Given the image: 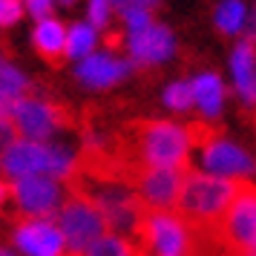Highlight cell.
I'll return each instance as SVG.
<instances>
[{
	"label": "cell",
	"instance_id": "6da1fadb",
	"mask_svg": "<svg viewBox=\"0 0 256 256\" xmlns=\"http://www.w3.org/2000/svg\"><path fill=\"white\" fill-rule=\"evenodd\" d=\"M106 150L136 173L141 167H190L193 138L190 130L173 121L141 118L127 121L112 136H106Z\"/></svg>",
	"mask_w": 256,
	"mask_h": 256
},
{
	"label": "cell",
	"instance_id": "7a4b0ae2",
	"mask_svg": "<svg viewBox=\"0 0 256 256\" xmlns=\"http://www.w3.org/2000/svg\"><path fill=\"white\" fill-rule=\"evenodd\" d=\"M239 184L242 182L219 178V176L202 173V170H187L173 213L193 233H210L236 198Z\"/></svg>",
	"mask_w": 256,
	"mask_h": 256
},
{
	"label": "cell",
	"instance_id": "3957f363",
	"mask_svg": "<svg viewBox=\"0 0 256 256\" xmlns=\"http://www.w3.org/2000/svg\"><path fill=\"white\" fill-rule=\"evenodd\" d=\"M187 130H190L193 147H198L202 173L230 178V182H254L256 158L244 147H239L236 141L224 138V136H219L204 121H193V124H187Z\"/></svg>",
	"mask_w": 256,
	"mask_h": 256
},
{
	"label": "cell",
	"instance_id": "277c9868",
	"mask_svg": "<svg viewBox=\"0 0 256 256\" xmlns=\"http://www.w3.org/2000/svg\"><path fill=\"white\" fill-rule=\"evenodd\" d=\"M75 156L64 147L44 144V141H14L12 147L0 152V173L6 182L29 178V176H49V178H66Z\"/></svg>",
	"mask_w": 256,
	"mask_h": 256
},
{
	"label": "cell",
	"instance_id": "5b68a950",
	"mask_svg": "<svg viewBox=\"0 0 256 256\" xmlns=\"http://www.w3.org/2000/svg\"><path fill=\"white\" fill-rule=\"evenodd\" d=\"M55 228L64 236V254L70 256L84 254L92 242H98L101 236L110 233L101 210L95 208L92 202L75 196V193H66L60 198L58 213H55Z\"/></svg>",
	"mask_w": 256,
	"mask_h": 256
},
{
	"label": "cell",
	"instance_id": "8992f818",
	"mask_svg": "<svg viewBox=\"0 0 256 256\" xmlns=\"http://www.w3.org/2000/svg\"><path fill=\"white\" fill-rule=\"evenodd\" d=\"M196 236H210L222 242L230 254H254L256 250V184L242 182L239 193L224 210L222 222L210 233H196Z\"/></svg>",
	"mask_w": 256,
	"mask_h": 256
},
{
	"label": "cell",
	"instance_id": "52a82bcc",
	"mask_svg": "<svg viewBox=\"0 0 256 256\" xmlns=\"http://www.w3.org/2000/svg\"><path fill=\"white\" fill-rule=\"evenodd\" d=\"M136 242L150 256H196V236L173 210H147Z\"/></svg>",
	"mask_w": 256,
	"mask_h": 256
},
{
	"label": "cell",
	"instance_id": "ba28073f",
	"mask_svg": "<svg viewBox=\"0 0 256 256\" xmlns=\"http://www.w3.org/2000/svg\"><path fill=\"white\" fill-rule=\"evenodd\" d=\"M12 127L20 141H46L58 130L75 127V112L64 101H44V98H20L12 110Z\"/></svg>",
	"mask_w": 256,
	"mask_h": 256
},
{
	"label": "cell",
	"instance_id": "9c48e42d",
	"mask_svg": "<svg viewBox=\"0 0 256 256\" xmlns=\"http://www.w3.org/2000/svg\"><path fill=\"white\" fill-rule=\"evenodd\" d=\"M187 170H182V167H141V170H136L130 187L147 210H176Z\"/></svg>",
	"mask_w": 256,
	"mask_h": 256
},
{
	"label": "cell",
	"instance_id": "30bf717a",
	"mask_svg": "<svg viewBox=\"0 0 256 256\" xmlns=\"http://www.w3.org/2000/svg\"><path fill=\"white\" fill-rule=\"evenodd\" d=\"M60 184L49 176H29V178H18L12 182V202L14 213L26 216V219H44L55 222L60 204Z\"/></svg>",
	"mask_w": 256,
	"mask_h": 256
},
{
	"label": "cell",
	"instance_id": "8fae6325",
	"mask_svg": "<svg viewBox=\"0 0 256 256\" xmlns=\"http://www.w3.org/2000/svg\"><path fill=\"white\" fill-rule=\"evenodd\" d=\"M6 222L12 224V242L24 256H60L64 254V236L55 228V222L26 219L14 210L6 213Z\"/></svg>",
	"mask_w": 256,
	"mask_h": 256
},
{
	"label": "cell",
	"instance_id": "7c38bea8",
	"mask_svg": "<svg viewBox=\"0 0 256 256\" xmlns=\"http://www.w3.org/2000/svg\"><path fill=\"white\" fill-rule=\"evenodd\" d=\"M127 52L132 66H158L176 55V38L162 24H150L127 38Z\"/></svg>",
	"mask_w": 256,
	"mask_h": 256
},
{
	"label": "cell",
	"instance_id": "4fadbf2b",
	"mask_svg": "<svg viewBox=\"0 0 256 256\" xmlns=\"http://www.w3.org/2000/svg\"><path fill=\"white\" fill-rule=\"evenodd\" d=\"M132 70V64L118 55H110V52H101V55H86L78 64V81L92 86V90H106L112 84L124 81Z\"/></svg>",
	"mask_w": 256,
	"mask_h": 256
},
{
	"label": "cell",
	"instance_id": "5bb4252c",
	"mask_svg": "<svg viewBox=\"0 0 256 256\" xmlns=\"http://www.w3.org/2000/svg\"><path fill=\"white\" fill-rule=\"evenodd\" d=\"M230 72L233 86L242 98L244 106H256V44L242 38L230 55Z\"/></svg>",
	"mask_w": 256,
	"mask_h": 256
},
{
	"label": "cell",
	"instance_id": "9a60e30c",
	"mask_svg": "<svg viewBox=\"0 0 256 256\" xmlns=\"http://www.w3.org/2000/svg\"><path fill=\"white\" fill-rule=\"evenodd\" d=\"M32 46L40 58L46 60L52 70H60L66 64V29L60 26V20L46 18V20H38L35 32H32Z\"/></svg>",
	"mask_w": 256,
	"mask_h": 256
},
{
	"label": "cell",
	"instance_id": "2e32d148",
	"mask_svg": "<svg viewBox=\"0 0 256 256\" xmlns=\"http://www.w3.org/2000/svg\"><path fill=\"white\" fill-rule=\"evenodd\" d=\"M193 90V106H198V112L204 121H216L222 116L224 106V84L216 72H202L190 81Z\"/></svg>",
	"mask_w": 256,
	"mask_h": 256
},
{
	"label": "cell",
	"instance_id": "e0dca14e",
	"mask_svg": "<svg viewBox=\"0 0 256 256\" xmlns=\"http://www.w3.org/2000/svg\"><path fill=\"white\" fill-rule=\"evenodd\" d=\"M60 256H70V254H60ZM78 256H150V254L136 239L118 236V233H106V236H101L98 242H92Z\"/></svg>",
	"mask_w": 256,
	"mask_h": 256
},
{
	"label": "cell",
	"instance_id": "ac0fdd59",
	"mask_svg": "<svg viewBox=\"0 0 256 256\" xmlns=\"http://www.w3.org/2000/svg\"><path fill=\"white\" fill-rule=\"evenodd\" d=\"M248 14L250 9L244 6L242 0H222L213 20H216V29L222 35H239L244 26H248Z\"/></svg>",
	"mask_w": 256,
	"mask_h": 256
},
{
	"label": "cell",
	"instance_id": "d6986e66",
	"mask_svg": "<svg viewBox=\"0 0 256 256\" xmlns=\"http://www.w3.org/2000/svg\"><path fill=\"white\" fill-rule=\"evenodd\" d=\"M95 40H98V35H95L92 26L90 24H75L70 32H66V46H64L66 60L70 58L81 60V58H86V55H92Z\"/></svg>",
	"mask_w": 256,
	"mask_h": 256
},
{
	"label": "cell",
	"instance_id": "ffe728a7",
	"mask_svg": "<svg viewBox=\"0 0 256 256\" xmlns=\"http://www.w3.org/2000/svg\"><path fill=\"white\" fill-rule=\"evenodd\" d=\"M164 104L170 106V110H176V112H187L193 106V90H190V84L187 81L170 84L164 90Z\"/></svg>",
	"mask_w": 256,
	"mask_h": 256
},
{
	"label": "cell",
	"instance_id": "44dd1931",
	"mask_svg": "<svg viewBox=\"0 0 256 256\" xmlns=\"http://www.w3.org/2000/svg\"><path fill=\"white\" fill-rule=\"evenodd\" d=\"M24 0H0V29H9L24 18Z\"/></svg>",
	"mask_w": 256,
	"mask_h": 256
},
{
	"label": "cell",
	"instance_id": "7402d4cb",
	"mask_svg": "<svg viewBox=\"0 0 256 256\" xmlns=\"http://www.w3.org/2000/svg\"><path fill=\"white\" fill-rule=\"evenodd\" d=\"M112 18V3L110 0H90V26L92 29H106Z\"/></svg>",
	"mask_w": 256,
	"mask_h": 256
},
{
	"label": "cell",
	"instance_id": "603a6c76",
	"mask_svg": "<svg viewBox=\"0 0 256 256\" xmlns=\"http://www.w3.org/2000/svg\"><path fill=\"white\" fill-rule=\"evenodd\" d=\"M26 12L35 14V20H46L52 18V0H24Z\"/></svg>",
	"mask_w": 256,
	"mask_h": 256
},
{
	"label": "cell",
	"instance_id": "cb8c5ba5",
	"mask_svg": "<svg viewBox=\"0 0 256 256\" xmlns=\"http://www.w3.org/2000/svg\"><path fill=\"white\" fill-rule=\"evenodd\" d=\"M162 0H118L112 9H144V12H156Z\"/></svg>",
	"mask_w": 256,
	"mask_h": 256
},
{
	"label": "cell",
	"instance_id": "d4e9b609",
	"mask_svg": "<svg viewBox=\"0 0 256 256\" xmlns=\"http://www.w3.org/2000/svg\"><path fill=\"white\" fill-rule=\"evenodd\" d=\"M12 198V182H6V178H0V208L6 204Z\"/></svg>",
	"mask_w": 256,
	"mask_h": 256
},
{
	"label": "cell",
	"instance_id": "484cf974",
	"mask_svg": "<svg viewBox=\"0 0 256 256\" xmlns=\"http://www.w3.org/2000/svg\"><path fill=\"white\" fill-rule=\"evenodd\" d=\"M244 29H248V40H254L256 44V9L248 14V26H244Z\"/></svg>",
	"mask_w": 256,
	"mask_h": 256
},
{
	"label": "cell",
	"instance_id": "4316f807",
	"mask_svg": "<svg viewBox=\"0 0 256 256\" xmlns=\"http://www.w3.org/2000/svg\"><path fill=\"white\" fill-rule=\"evenodd\" d=\"M0 256H18V254H14L12 248H6V244H0Z\"/></svg>",
	"mask_w": 256,
	"mask_h": 256
},
{
	"label": "cell",
	"instance_id": "83f0119b",
	"mask_svg": "<svg viewBox=\"0 0 256 256\" xmlns=\"http://www.w3.org/2000/svg\"><path fill=\"white\" fill-rule=\"evenodd\" d=\"M60 3H64V6H72V3H75V0H60Z\"/></svg>",
	"mask_w": 256,
	"mask_h": 256
},
{
	"label": "cell",
	"instance_id": "f1b7e54d",
	"mask_svg": "<svg viewBox=\"0 0 256 256\" xmlns=\"http://www.w3.org/2000/svg\"><path fill=\"white\" fill-rule=\"evenodd\" d=\"M110 3H112V6H116V3H118V0H110Z\"/></svg>",
	"mask_w": 256,
	"mask_h": 256
},
{
	"label": "cell",
	"instance_id": "f546056e",
	"mask_svg": "<svg viewBox=\"0 0 256 256\" xmlns=\"http://www.w3.org/2000/svg\"><path fill=\"white\" fill-rule=\"evenodd\" d=\"M0 124H3V121H0Z\"/></svg>",
	"mask_w": 256,
	"mask_h": 256
},
{
	"label": "cell",
	"instance_id": "4dcf8cb0",
	"mask_svg": "<svg viewBox=\"0 0 256 256\" xmlns=\"http://www.w3.org/2000/svg\"><path fill=\"white\" fill-rule=\"evenodd\" d=\"M0 176H3V173H0Z\"/></svg>",
	"mask_w": 256,
	"mask_h": 256
}]
</instances>
